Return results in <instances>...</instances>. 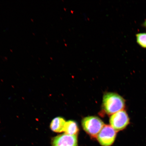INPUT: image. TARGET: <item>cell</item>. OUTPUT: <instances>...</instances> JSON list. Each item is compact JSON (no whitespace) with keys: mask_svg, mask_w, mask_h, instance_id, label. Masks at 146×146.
I'll use <instances>...</instances> for the list:
<instances>
[{"mask_svg":"<svg viewBox=\"0 0 146 146\" xmlns=\"http://www.w3.org/2000/svg\"><path fill=\"white\" fill-rule=\"evenodd\" d=\"M52 146H78L77 135H59L52 139Z\"/></svg>","mask_w":146,"mask_h":146,"instance_id":"obj_5","label":"cell"},{"mask_svg":"<svg viewBox=\"0 0 146 146\" xmlns=\"http://www.w3.org/2000/svg\"><path fill=\"white\" fill-rule=\"evenodd\" d=\"M116 136V131L111 126L106 125L98 134L97 138L102 146H110L113 143Z\"/></svg>","mask_w":146,"mask_h":146,"instance_id":"obj_3","label":"cell"},{"mask_svg":"<svg viewBox=\"0 0 146 146\" xmlns=\"http://www.w3.org/2000/svg\"><path fill=\"white\" fill-rule=\"evenodd\" d=\"M78 131V125L76 122L69 120L66 123L64 129V132L65 134L71 135H77Z\"/></svg>","mask_w":146,"mask_h":146,"instance_id":"obj_7","label":"cell"},{"mask_svg":"<svg viewBox=\"0 0 146 146\" xmlns=\"http://www.w3.org/2000/svg\"><path fill=\"white\" fill-rule=\"evenodd\" d=\"M66 122L64 119L58 117L54 119L50 124V128L53 132L61 133L64 132V127Z\"/></svg>","mask_w":146,"mask_h":146,"instance_id":"obj_6","label":"cell"},{"mask_svg":"<svg viewBox=\"0 0 146 146\" xmlns=\"http://www.w3.org/2000/svg\"><path fill=\"white\" fill-rule=\"evenodd\" d=\"M84 130L92 137H97L104 125L103 121L96 116H88L84 118L82 121Z\"/></svg>","mask_w":146,"mask_h":146,"instance_id":"obj_2","label":"cell"},{"mask_svg":"<svg viewBox=\"0 0 146 146\" xmlns=\"http://www.w3.org/2000/svg\"><path fill=\"white\" fill-rule=\"evenodd\" d=\"M125 105V100L115 93H108L104 96L103 108L108 114H114L123 110Z\"/></svg>","mask_w":146,"mask_h":146,"instance_id":"obj_1","label":"cell"},{"mask_svg":"<svg viewBox=\"0 0 146 146\" xmlns=\"http://www.w3.org/2000/svg\"><path fill=\"white\" fill-rule=\"evenodd\" d=\"M137 41L138 44L146 48V33H141L136 35Z\"/></svg>","mask_w":146,"mask_h":146,"instance_id":"obj_8","label":"cell"},{"mask_svg":"<svg viewBox=\"0 0 146 146\" xmlns=\"http://www.w3.org/2000/svg\"><path fill=\"white\" fill-rule=\"evenodd\" d=\"M143 25L144 26L146 27V20L143 24Z\"/></svg>","mask_w":146,"mask_h":146,"instance_id":"obj_9","label":"cell"},{"mask_svg":"<svg viewBox=\"0 0 146 146\" xmlns=\"http://www.w3.org/2000/svg\"><path fill=\"white\" fill-rule=\"evenodd\" d=\"M110 122L111 126L116 131L123 130L129 123V119L125 111L121 110L111 116Z\"/></svg>","mask_w":146,"mask_h":146,"instance_id":"obj_4","label":"cell"}]
</instances>
